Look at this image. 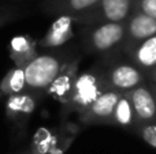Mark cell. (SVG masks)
Masks as SVG:
<instances>
[{"label":"cell","mask_w":156,"mask_h":154,"mask_svg":"<svg viewBox=\"0 0 156 154\" xmlns=\"http://www.w3.org/2000/svg\"><path fill=\"white\" fill-rule=\"evenodd\" d=\"M110 126L127 128V130H130V131H134L136 128L140 126L132 101L129 100V97H127L125 93L121 95V98H119L118 102H116V106H115V109H114L112 119H111Z\"/></svg>","instance_id":"9a60e30c"},{"label":"cell","mask_w":156,"mask_h":154,"mask_svg":"<svg viewBox=\"0 0 156 154\" xmlns=\"http://www.w3.org/2000/svg\"><path fill=\"white\" fill-rule=\"evenodd\" d=\"M107 89L121 94L138 87L147 82V75L132 62H112L105 64Z\"/></svg>","instance_id":"5b68a950"},{"label":"cell","mask_w":156,"mask_h":154,"mask_svg":"<svg viewBox=\"0 0 156 154\" xmlns=\"http://www.w3.org/2000/svg\"><path fill=\"white\" fill-rule=\"evenodd\" d=\"M78 65H80V57H71L47 92V94H49L54 100H56L62 105L67 102L71 93H73L74 85H76V81L80 75Z\"/></svg>","instance_id":"9c48e42d"},{"label":"cell","mask_w":156,"mask_h":154,"mask_svg":"<svg viewBox=\"0 0 156 154\" xmlns=\"http://www.w3.org/2000/svg\"><path fill=\"white\" fill-rule=\"evenodd\" d=\"M121 93L107 90L104 92L82 115H80L81 123L86 126H99V124H111L114 109L116 102L121 98Z\"/></svg>","instance_id":"ba28073f"},{"label":"cell","mask_w":156,"mask_h":154,"mask_svg":"<svg viewBox=\"0 0 156 154\" xmlns=\"http://www.w3.org/2000/svg\"><path fill=\"white\" fill-rule=\"evenodd\" d=\"M147 83H148V86L151 87V90L156 95V67L147 75Z\"/></svg>","instance_id":"d6986e66"},{"label":"cell","mask_w":156,"mask_h":154,"mask_svg":"<svg viewBox=\"0 0 156 154\" xmlns=\"http://www.w3.org/2000/svg\"><path fill=\"white\" fill-rule=\"evenodd\" d=\"M133 132L137 134V135L140 136L144 142H147L149 146H152L156 149V120L138 126Z\"/></svg>","instance_id":"e0dca14e"},{"label":"cell","mask_w":156,"mask_h":154,"mask_svg":"<svg viewBox=\"0 0 156 154\" xmlns=\"http://www.w3.org/2000/svg\"><path fill=\"white\" fill-rule=\"evenodd\" d=\"M125 94L132 101L140 126L156 120V95L147 82Z\"/></svg>","instance_id":"30bf717a"},{"label":"cell","mask_w":156,"mask_h":154,"mask_svg":"<svg viewBox=\"0 0 156 154\" xmlns=\"http://www.w3.org/2000/svg\"><path fill=\"white\" fill-rule=\"evenodd\" d=\"M70 59L69 53L55 49L38 53L23 68L27 90L41 97L47 94L51 85Z\"/></svg>","instance_id":"6da1fadb"},{"label":"cell","mask_w":156,"mask_h":154,"mask_svg":"<svg viewBox=\"0 0 156 154\" xmlns=\"http://www.w3.org/2000/svg\"><path fill=\"white\" fill-rule=\"evenodd\" d=\"M126 22L85 26L82 29L83 49L89 53L101 55L105 57L115 52H122L126 35Z\"/></svg>","instance_id":"3957f363"},{"label":"cell","mask_w":156,"mask_h":154,"mask_svg":"<svg viewBox=\"0 0 156 154\" xmlns=\"http://www.w3.org/2000/svg\"><path fill=\"white\" fill-rule=\"evenodd\" d=\"M133 11H134V0H100L90 10L71 18L76 23L85 26L116 23V22H126Z\"/></svg>","instance_id":"277c9868"},{"label":"cell","mask_w":156,"mask_h":154,"mask_svg":"<svg viewBox=\"0 0 156 154\" xmlns=\"http://www.w3.org/2000/svg\"><path fill=\"white\" fill-rule=\"evenodd\" d=\"M156 34V19L140 11H133L126 22V35H125L122 52L125 55L145 40Z\"/></svg>","instance_id":"52a82bcc"},{"label":"cell","mask_w":156,"mask_h":154,"mask_svg":"<svg viewBox=\"0 0 156 154\" xmlns=\"http://www.w3.org/2000/svg\"><path fill=\"white\" fill-rule=\"evenodd\" d=\"M105 81V65L96 64L78 75L73 93L69 101L63 105V111L67 115H82L100 95L107 92Z\"/></svg>","instance_id":"7a4b0ae2"},{"label":"cell","mask_w":156,"mask_h":154,"mask_svg":"<svg viewBox=\"0 0 156 154\" xmlns=\"http://www.w3.org/2000/svg\"><path fill=\"white\" fill-rule=\"evenodd\" d=\"M74 19L69 15H60L51 25L45 34L38 41V46L47 51H54L67 44L74 35Z\"/></svg>","instance_id":"8fae6325"},{"label":"cell","mask_w":156,"mask_h":154,"mask_svg":"<svg viewBox=\"0 0 156 154\" xmlns=\"http://www.w3.org/2000/svg\"><path fill=\"white\" fill-rule=\"evenodd\" d=\"M14 18H15V14H14V12H10V11H2V10H0V26L8 23V22H10L11 19H14Z\"/></svg>","instance_id":"ffe728a7"},{"label":"cell","mask_w":156,"mask_h":154,"mask_svg":"<svg viewBox=\"0 0 156 154\" xmlns=\"http://www.w3.org/2000/svg\"><path fill=\"white\" fill-rule=\"evenodd\" d=\"M38 41L27 34H21L14 37L8 45L10 59L15 67L25 68L36 56L38 55L37 51Z\"/></svg>","instance_id":"7c38bea8"},{"label":"cell","mask_w":156,"mask_h":154,"mask_svg":"<svg viewBox=\"0 0 156 154\" xmlns=\"http://www.w3.org/2000/svg\"><path fill=\"white\" fill-rule=\"evenodd\" d=\"M100 0H47L43 5L44 12L49 15L77 16L99 3Z\"/></svg>","instance_id":"5bb4252c"},{"label":"cell","mask_w":156,"mask_h":154,"mask_svg":"<svg viewBox=\"0 0 156 154\" xmlns=\"http://www.w3.org/2000/svg\"><path fill=\"white\" fill-rule=\"evenodd\" d=\"M23 154H48V153H44V152H41V150H38V149H30V150H27V152L23 153Z\"/></svg>","instance_id":"44dd1931"},{"label":"cell","mask_w":156,"mask_h":154,"mask_svg":"<svg viewBox=\"0 0 156 154\" xmlns=\"http://www.w3.org/2000/svg\"><path fill=\"white\" fill-rule=\"evenodd\" d=\"M40 100L41 95L34 94L29 90L21 93V94L7 97V100H5V117L12 124V127L18 130V132H25L27 123L37 109Z\"/></svg>","instance_id":"8992f818"},{"label":"cell","mask_w":156,"mask_h":154,"mask_svg":"<svg viewBox=\"0 0 156 154\" xmlns=\"http://www.w3.org/2000/svg\"><path fill=\"white\" fill-rule=\"evenodd\" d=\"M3 98H5V95H4V94H3V93H2V92H0V101H2V100H3Z\"/></svg>","instance_id":"7402d4cb"},{"label":"cell","mask_w":156,"mask_h":154,"mask_svg":"<svg viewBox=\"0 0 156 154\" xmlns=\"http://www.w3.org/2000/svg\"><path fill=\"white\" fill-rule=\"evenodd\" d=\"M126 56L145 75H148L156 67V34L129 51Z\"/></svg>","instance_id":"4fadbf2b"},{"label":"cell","mask_w":156,"mask_h":154,"mask_svg":"<svg viewBox=\"0 0 156 154\" xmlns=\"http://www.w3.org/2000/svg\"><path fill=\"white\" fill-rule=\"evenodd\" d=\"M26 78H25L23 68L12 67L7 71L3 79L0 81V92L5 95V98L10 95L21 94L26 92Z\"/></svg>","instance_id":"2e32d148"},{"label":"cell","mask_w":156,"mask_h":154,"mask_svg":"<svg viewBox=\"0 0 156 154\" xmlns=\"http://www.w3.org/2000/svg\"><path fill=\"white\" fill-rule=\"evenodd\" d=\"M134 10L156 19V0H134Z\"/></svg>","instance_id":"ac0fdd59"}]
</instances>
